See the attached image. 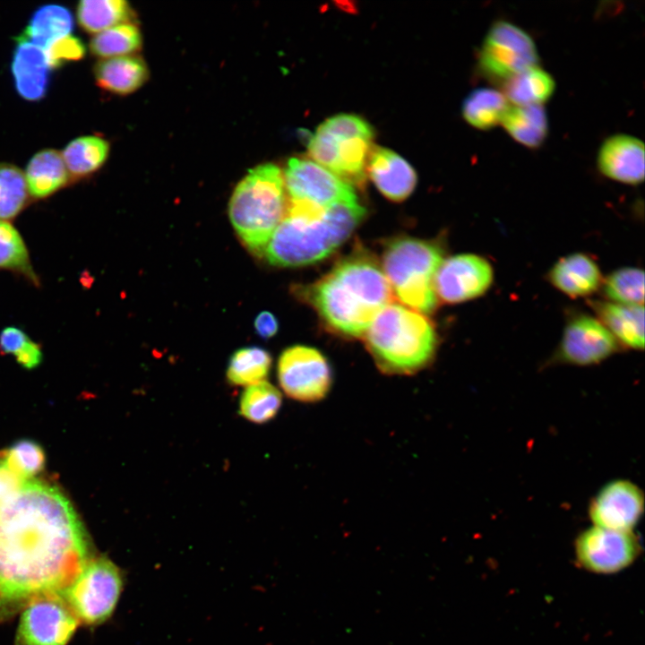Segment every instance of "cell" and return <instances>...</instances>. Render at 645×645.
Wrapping results in <instances>:
<instances>
[{"label":"cell","mask_w":645,"mask_h":645,"mask_svg":"<svg viewBox=\"0 0 645 645\" xmlns=\"http://www.w3.org/2000/svg\"><path fill=\"white\" fill-rule=\"evenodd\" d=\"M365 213L357 202L324 209L309 202L288 201L285 215L262 257L280 267L314 263L343 244Z\"/></svg>","instance_id":"3"},{"label":"cell","mask_w":645,"mask_h":645,"mask_svg":"<svg viewBox=\"0 0 645 645\" xmlns=\"http://www.w3.org/2000/svg\"><path fill=\"white\" fill-rule=\"evenodd\" d=\"M283 178L288 201L309 202L324 209L357 202L352 185L308 159H289Z\"/></svg>","instance_id":"12"},{"label":"cell","mask_w":645,"mask_h":645,"mask_svg":"<svg viewBox=\"0 0 645 645\" xmlns=\"http://www.w3.org/2000/svg\"><path fill=\"white\" fill-rule=\"evenodd\" d=\"M79 624L64 597H38L23 608L15 645H66Z\"/></svg>","instance_id":"10"},{"label":"cell","mask_w":645,"mask_h":645,"mask_svg":"<svg viewBox=\"0 0 645 645\" xmlns=\"http://www.w3.org/2000/svg\"><path fill=\"white\" fill-rule=\"evenodd\" d=\"M538 50L532 38L521 28L497 21L489 28L479 50L480 71L495 81H507L537 65Z\"/></svg>","instance_id":"9"},{"label":"cell","mask_w":645,"mask_h":645,"mask_svg":"<svg viewBox=\"0 0 645 645\" xmlns=\"http://www.w3.org/2000/svg\"><path fill=\"white\" fill-rule=\"evenodd\" d=\"M509 108L503 93L487 87L473 90L464 99L461 112L473 127L487 130L502 122Z\"/></svg>","instance_id":"29"},{"label":"cell","mask_w":645,"mask_h":645,"mask_svg":"<svg viewBox=\"0 0 645 645\" xmlns=\"http://www.w3.org/2000/svg\"><path fill=\"white\" fill-rule=\"evenodd\" d=\"M598 320L620 344L634 349L644 347V306L614 302L593 305Z\"/></svg>","instance_id":"22"},{"label":"cell","mask_w":645,"mask_h":645,"mask_svg":"<svg viewBox=\"0 0 645 645\" xmlns=\"http://www.w3.org/2000/svg\"><path fill=\"white\" fill-rule=\"evenodd\" d=\"M109 143L99 136L75 138L64 148L62 157L71 180L89 176L98 171L108 159Z\"/></svg>","instance_id":"26"},{"label":"cell","mask_w":645,"mask_h":645,"mask_svg":"<svg viewBox=\"0 0 645 645\" xmlns=\"http://www.w3.org/2000/svg\"><path fill=\"white\" fill-rule=\"evenodd\" d=\"M605 296L610 302L643 305L644 272L637 267H622L611 272L603 281Z\"/></svg>","instance_id":"34"},{"label":"cell","mask_w":645,"mask_h":645,"mask_svg":"<svg viewBox=\"0 0 645 645\" xmlns=\"http://www.w3.org/2000/svg\"><path fill=\"white\" fill-rule=\"evenodd\" d=\"M0 270L17 273L34 286H39V279L32 267L22 236L4 220H0Z\"/></svg>","instance_id":"32"},{"label":"cell","mask_w":645,"mask_h":645,"mask_svg":"<svg viewBox=\"0 0 645 645\" xmlns=\"http://www.w3.org/2000/svg\"><path fill=\"white\" fill-rule=\"evenodd\" d=\"M93 73L99 88L117 95L134 92L149 77L145 61L133 55L100 59Z\"/></svg>","instance_id":"21"},{"label":"cell","mask_w":645,"mask_h":645,"mask_svg":"<svg viewBox=\"0 0 645 645\" xmlns=\"http://www.w3.org/2000/svg\"><path fill=\"white\" fill-rule=\"evenodd\" d=\"M24 176L30 195L37 200L50 196L72 182L62 154L54 149L37 152L29 161Z\"/></svg>","instance_id":"23"},{"label":"cell","mask_w":645,"mask_h":645,"mask_svg":"<svg viewBox=\"0 0 645 645\" xmlns=\"http://www.w3.org/2000/svg\"><path fill=\"white\" fill-rule=\"evenodd\" d=\"M367 350L379 369L410 374L426 366L437 348V334L423 314L391 303L374 317L364 334Z\"/></svg>","instance_id":"4"},{"label":"cell","mask_w":645,"mask_h":645,"mask_svg":"<svg viewBox=\"0 0 645 645\" xmlns=\"http://www.w3.org/2000/svg\"><path fill=\"white\" fill-rule=\"evenodd\" d=\"M91 556L67 497L48 482L30 479L0 505V622L38 597L64 598Z\"/></svg>","instance_id":"1"},{"label":"cell","mask_w":645,"mask_h":645,"mask_svg":"<svg viewBox=\"0 0 645 645\" xmlns=\"http://www.w3.org/2000/svg\"><path fill=\"white\" fill-rule=\"evenodd\" d=\"M5 453L12 467L28 480L34 479L45 468L44 450L35 441L19 440Z\"/></svg>","instance_id":"36"},{"label":"cell","mask_w":645,"mask_h":645,"mask_svg":"<svg viewBox=\"0 0 645 645\" xmlns=\"http://www.w3.org/2000/svg\"><path fill=\"white\" fill-rule=\"evenodd\" d=\"M30 480L16 471L8 461L5 450L0 452V505L15 496Z\"/></svg>","instance_id":"38"},{"label":"cell","mask_w":645,"mask_h":645,"mask_svg":"<svg viewBox=\"0 0 645 645\" xmlns=\"http://www.w3.org/2000/svg\"><path fill=\"white\" fill-rule=\"evenodd\" d=\"M17 363L26 369H33L42 362L41 347L29 339L22 348L14 354Z\"/></svg>","instance_id":"40"},{"label":"cell","mask_w":645,"mask_h":645,"mask_svg":"<svg viewBox=\"0 0 645 645\" xmlns=\"http://www.w3.org/2000/svg\"><path fill=\"white\" fill-rule=\"evenodd\" d=\"M142 37L133 22H125L97 33L90 41V50L98 57L129 56L142 47Z\"/></svg>","instance_id":"31"},{"label":"cell","mask_w":645,"mask_h":645,"mask_svg":"<svg viewBox=\"0 0 645 645\" xmlns=\"http://www.w3.org/2000/svg\"><path fill=\"white\" fill-rule=\"evenodd\" d=\"M552 285L571 297H582L595 292L602 284L597 262L583 253L560 258L548 273Z\"/></svg>","instance_id":"20"},{"label":"cell","mask_w":645,"mask_h":645,"mask_svg":"<svg viewBox=\"0 0 645 645\" xmlns=\"http://www.w3.org/2000/svg\"><path fill=\"white\" fill-rule=\"evenodd\" d=\"M271 366L270 353L262 348L252 346L237 349L230 357L227 378L236 386H249L264 381Z\"/></svg>","instance_id":"30"},{"label":"cell","mask_w":645,"mask_h":645,"mask_svg":"<svg viewBox=\"0 0 645 645\" xmlns=\"http://www.w3.org/2000/svg\"><path fill=\"white\" fill-rule=\"evenodd\" d=\"M121 570L105 556H91L64 599L80 624L98 625L114 613L123 589Z\"/></svg>","instance_id":"8"},{"label":"cell","mask_w":645,"mask_h":645,"mask_svg":"<svg viewBox=\"0 0 645 645\" xmlns=\"http://www.w3.org/2000/svg\"><path fill=\"white\" fill-rule=\"evenodd\" d=\"M29 336L20 328L8 326L0 332V353H17L29 340Z\"/></svg>","instance_id":"39"},{"label":"cell","mask_w":645,"mask_h":645,"mask_svg":"<svg viewBox=\"0 0 645 645\" xmlns=\"http://www.w3.org/2000/svg\"><path fill=\"white\" fill-rule=\"evenodd\" d=\"M618 348V341L598 317L580 314L566 324L557 358L574 366H590L609 357Z\"/></svg>","instance_id":"15"},{"label":"cell","mask_w":645,"mask_h":645,"mask_svg":"<svg viewBox=\"0 0 645 645\" xmlns=\"http://www.w3.org/2000/svg\"><path fill=\"white\" fill-rule=\"evenodd\" d=\"M73 21L71 12L59 4L39 7L18 37L46 49L54 41L69 35Z\"/></svg>","instance_id":"25"},{"label":"cell","mask_w":645,"mask_h":645,"mask_svg":"<svg viewBox=\"0 0 645 645\" xmlns=\"http://www.w3.org/2000/svg\"><path fill=\"white\" fill-rule=\"evenodd\" d=\"M494 281V269L485 257L460 254L443 260L434 277L436 297L459 304L485 294Z\"/></svg>","instance_id":"13"},{"label":"cell","mask_w":645,"mask_h":645,"mask_svg":"<svg viewBox=\"0 0 645 645\" xmlns=\"http://www.w3.org/2000/svg\"><path fill=\"white\" fill-rule=\"evenodd\" d=\"M373 137L372 126L361 116L336 115L309 138L308 153L346 183L362 187Z\"/></svg>","instance_id":"7"},{"label":"cell","mask_w":645,"mask_h":645,"mask_svg":"<svg viewBox=\"0 0 645 645\" xmlns=\"http://www.w3.org/2000/svg\"><path fill=\"white\" fill-rule=\"evenodd\" d=\"M640 545L631 531L594 526L583 531L575 542L577 560L585 569L597 573H612L631 564Z\"/></svg>","instance_id":"14"},{"label":"cell","mask_w":645,"mask_h":645,"mask_svg":"<svg viewBox=\"0 0 645 645\" xmlns=\"http://www.w3.org/2000/svg\"><path fill=\"white\" fill-rule=\"evenodd\" d=\"M28 202L24 173L15 165L0 163V220L14 219Z\"/></svg>","instance_id":"35"},{"label":"cell","mask_w":645,"mask_h":645,"mask_svg":"<svg viewBox=\"0 0 645 645\" xmlns=\"http://www.w3.org/2000/svg\"><path fill=\"white\" fill-rule=\"evenodd\" d=\"M555 82L550 73L531 66L503 82V95L514 105H542L554 93Z\"/></svg>","instance_id":"27"},{"label":"cell","mask_w":645,"mask_h":645,"mask_svg":"<svg viewBox=\"0 0 645 645\" xmlns=\"http://www.w3.org/2000/svg\"><path fill=\"white\" fill-rule=\"evenodd\" d=\"M277 373L284 392L303 402L322 400L332 383L331 369L325 357L306 346L286 348L279 358Z\"/></svg>","instance_id":"11"},{"label":"cell","mask_w":645,"mask_h":645,"mask_svg":"<svg viewBox=\"0 0 645 645\" xmlns=\"http://www.w3.org/2000/svg\"><path fill=\"white\" fill-rule=\"evenodd\" d=\"M44 50L50 68L54 69L67 62L82 59L85 56L86 47L82 39L67 35L54 41Z\"/></svg>","instance_id":"37"},{"label":"cell","mask_w":645,"mask_h":645,"mask_svg":"<svg viewBox=\"0 0 645 645\" xmlns=\"http://www.w3.org/2000/svg\"><path fill=\"white\" fill-rule=\"evenodd\" d=\"M288 206L283 174L272 163L250 169L229 200L228 214L245 245L262 257Z\"/></svg>","instance_id":"5"},{"label":"cell","mask_w":645,"mask_h":645,"mask_svg":"<svg viewBox=\"0 0 645 645\" xmlns=\"http://www.w3.org/2000/svg\"><path fill=\"white\" fill-rule=\"evenodd\" d=\"M254 326L256 333L265 340L273 337L279 330L277 318L268 311H263L257 314L254 322Z\"/></svg>","instance_id":"41"},{"label":"cell","mask_w":645,"mask_h":645,"mask_svg":"<svg viewBox=\"0 0 645 645\" xmlns=\"http://www.w3.org/2000/svg\"><path fill=\"white\" fill-rule=\"evenodd\" d=\"M597 163L606 176L624 184L637 185L644 179V144L632 135H612L603 142Z\"/></svg>","instance_id":"17"},{"label":"cell","mask_w":645,"mask_h":645,"mask_svg":"<svg viewBox=\"0 0 645 645\" xmlns=\"http://www.w3.org/2000/svg\"><path fill=\"white\" fill-rule=\"evenodd\" d=\"M80 27L88 33H99L116 25L132 22L134 14L125 0H82L76 7Z\"/></svg>","instance_id":"28"},{"label":"cell","mask_w":645,"mask_h":645,"mask_svg":"<svg viewBox=\"0 0 645 645\" xmlns=\"http://www.w3.org/2000/svg\"><path fill=\"white\" fill-rule=\"evenodd\" d=\"M282 402L280 391L262 381L246 386L239 400V412L248 421L256 424L271 420L279 412Z\"/></svg>","instance_id":"33"},{"label":"cell","mask_w":645,"mask_h":645,"mask_svg":"<svg viewBox=\"0 0 645 645\" xmlns=\"http://www.w3.org/2000/svg\"><path fill=\"white\" fill-rule=\"evenodd\" d=\"M299 293L329 330L348 338L363 337L392 300L379 262L362 249L341 259L319 280L300 288Z\"/></svg>","instance_id":"2"},{"label":"cell","mask_w":645,"mask_h":645,"mask_svg":"<svg viewBox=\"0 0 645 645\" xmlns=\"http://www.w3.org/2000/svg\"><path fill=\"white\" fill-rule=\"evenodd\" d=\"M644 508L641 489L627 480L606 485L589 505V516L598 527L630 531L639 521Z\"/></svg>","instance_id":"16"},{"label":"cell","mask_w":645,"mask_h":645,"mask_svg":"<svg viewBox=\"0 0 645 645\" xmlns=\"http://www.w3.org/2000/svg\"><path fill=\"white\" fill-rule=\"evenodd\" d=\"M518 142L529 147L540 146L548 132V121L542 105L509 106L501 122Z\"/></svg>","instance_id":"24"},{"label":"cell","mask_w":645,"mask_h":645,"mask_svg":"<svg viewBox=\"0 0 645 645\" xmlns=\"http://www.w3.org/2000/svg\"><path fill=\"white\" fill-rule=\"evenodd\" d=\"M443 257L436 242L402 236L386 245L382 269L399 300L415 311L429 314L438 304L434 277Z\"/></svg>","instance_id":"6"},{"label":"cell","mask_w":645,"mask_h":645,"mask_svg":"<svg viewBox=\"0 0 645 645\" xmlns=\"http://www.w3.org/2000/svg\"><path fill=\"white\" fill-rule=\"evenodd\" d=\"M15 39L11 64L15 89L26 100H40L47 93L51 70L45 50L19 37Z\"/></svg>","instance_id":"19"},{"label":"cell","mask_w":645,"mask_h":645,"mask_svg":"<svg viewBox=\"0 0 645 645\" xmlns=\"http://www.w3.org/2000/svg\"><path fill=\"white\" fill-rule=\"evenodd\" d=\"M366 171L380 193L392 202L407 199L417 185V174L411 165L387 148L371 149Z\"/></svg>","instance_id":"18"}]
</instances>
